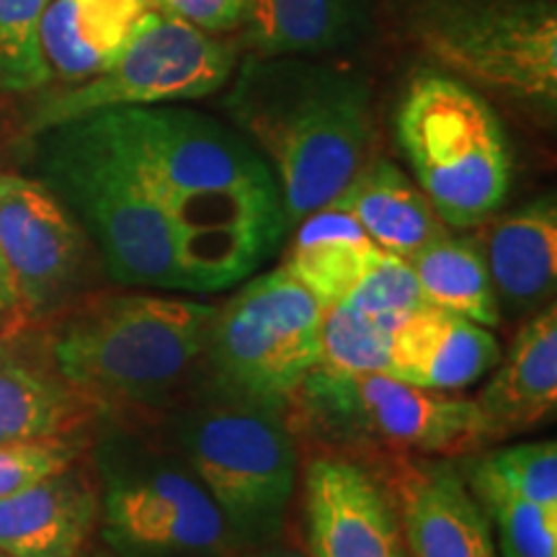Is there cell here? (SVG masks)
I'll use <instances>...</instances> for the list:
<instances>
[{
	"label": "cell",
	"instance_id": "cell-1",
	"mask_svg": "<svg viewBox=\"0 0 557 557\" xmlns=\"http://www.w3.org/2000/svg\"><path fill=\"white\" fill-rule=\"evenodd\" d=\"M171 222L186 292L209 295L253 274L289 233L276 178L259 150L197 111H103Z\"/></svg>",
	"mask_w": 557,
	"mask_h": 557
},
{
	"label": "cell",
	"instance_id": "cell-2",
	"mask_svg": "<svg viewBox=\"0 0 557 557\" xmlns=\"http://www.w3.org/2000/svg\"><path fill=\"white\" fill-rule=\"evenodd\" d=\"M225 111L274 173L289 230L331 207L372 158V88L351 67L248 54Z\"/></svg>",
	"mask_w": 557,
	"mask_h": 557
},
{
	"label": "cell",
	"instance_id": "cell-3",
	"mask_svg": "<svg viewBox=\"0 0 557 557\" xmlns=\"http://www.w3.org/2000/svg\"><path fill=\"white\" fill-rule=\"evenodd\" d=\"M218 305L150 292H103L50 338L60 377L101 416L152 426L209 380Z\"/></svg>",
	"mask_w": 557,
	"mask_h": 557
},
{
	"label": "cell",
	"instance_id": "cell-4",
	"mask_svg": "<svg viewBox=\"0 0 557 557\" xmlns=\"http://www.w3.org/2000/svg\"><path fill=\"white\" fill-rule=\"evenodd\" d=\"M150 429L189 465L238 549L282 534L299 483L287 406L246 398L209 377Z\"/></svg>",
	"mask_w": 557,
	"mask_h": 557
},
{
	"label": "cell",
	"instance_id": "cell-5",
	"mask_svg": "<svg viewBox=\"0 0 557 557\" xmlns=\"http://www.w3.org/2000/svg\"><path fill=\"white\" fill-rule=\"evenodd\" d=\"M39 181L58 194L122 287L186 292L171 222L103 111L37 132Z\"/></svg>",
	"mask_w": 557,
	"mask_h": 557
},
{
	"label": "cell",
	"instance_id": "cell-6",
	"mask_svg": "<svg viewBox=\"0 0 557 557\" xmlns=\"http://www.w3.org/2000/svg\"><path fill=\"white\" fill-rule=\"evenodd\" d=\"M287 418L297 442L364 462L457 459L496 442L472 398L408 385L387 372L348 374L323 364L292 393Z\"/></svg>",
	"mask_w": 557,
	"mask_h": 557
},
{
	"label": "cell",
	"instance_id": "cell-7",
	"mask_svg": "<svg viewBox=\"0 0 557 557\" xmlns=\"http://www.w3.org/2000/svg\"><path fill=\"white\" fill-rule=\"evenodd\" d=\"M395 139L447 227H480L511 189L513 160L500 124L480 90L444 70H421L395 109Z\"/></svg>",
	"mask_w": 557,
	"mask_h": 557
},
{
	"label": "cell",
	"instance_id": "cell-8",
	"mask_svg": "<svg viewBox=\"0 0 557 557\" xmlns=\"http://www.w3.org/2000/svg\"><path fill=\"white\" fill-rule=\"evenodd\" d=\"M410 39L444 73L553 114L557 107L555 0H421Z\"/></svg>",
	"mask_w": 557,
	"mask_h": 557
},
{
	"label": "cell",
	"instance_id": "cell-9",
	"mask_svg": "<svg viewBox=\"0 0 557 557\" xmlns=\"http://www.w3.org/2000/svg\"><path fill=\"white\" fill-rule=\"evenodd\" d=\"M150 429V426H143ZM101 521L122 557H233L220 508L176 449L132 426L101 455Z\"/></svg>",
	"mask_w": 557,
	"mask_h": 557
},
{
	"label": "cell",
	"instance_id": "cell-10",
	"mask_svg": "<svg viewBox=\"0 0 557 557\" xmlns=\"http://www.w3.org/2000/svg\"><path fill=\"white\" fill-rule=\"evenodd\" d=\"M238 60V45L152 5L103 73L41 94L26 132L37 135L96 111L207 99L227 86Z\"/></svg>",
	"mask_w": 557,
	"mask_h": 557
},
{
	"label": "cell",
	"instance_id": "cell-11",
	"mask_svg": "<svg viewBox=\"0 0 557 557\" xmlns=\"http://www.w3.org/2000/svg\"><path fill=\"white\" fill-rule=\"evenodd\" d=\"M323 305L282 267L220 305L209 333V377L246 398L287 406L320 364Z\"/></svg>",
	"mask_w": 557,
	"mask_h": 557
},
{
	"label": "cell",
	"instance_id": "cell-12",
	"mask_svg": "<svg viewBox=\"0 0 557 557\" xmlns=\"http://www.w3.org/2000/svg\"><path fill=\"white\" fill-rule=\"evenodd\" d=\"M0 253L18 287L21 315L62 308L88 263V235L39 178L0 171Z\"/></svg>",
	"mask_w": 557,
	"mask_h": 557
},
{
	"label": "cell",
	"instance_id": "cell-13",
	"mask_svg": "<svg viewBox=\"0 0 557 557\" xmlns=\"http://www.w3.org/2000/svg\"><path fill=\"white\" fill-rule=\"evenodd\" d=\"M302 500L308 557H408L393 493L372 462L315 451Z\"/></svg>",
	"mask_w": 557,
	"mask_h": 557
},
{
	"label": "cell",
	"instance_id": "cell-14",
	"mask_svg": "<svg viewBox=\"0 0 557 557\" xmlns=\"http://www.w3.org/2000/svg\"><path fill=\"white\" fill-rule=\"evenodd\" d=\"M385 483L408 557H500L491 521L462 472L444 457H389Z\"/></svg>",
	"mask_w": 557,
	"mask_h": 557
},
{
	"label": "cell",
	"instance_id": "cell-15",
	"mask_svg": "<svg viewBox=\"0 0 557 557\" xmlns=\"http://www.w3.org/2000/svg\"><path fill=\"white\" fill-rule=\"evenodd\" d=\"M483 246L500 320H527L553 302L557 282V201L545 194L485 220Z\"/></svg>",
	"mask_w": 557,
	"mask_h": 557
},
{
	"label": "cell",
	"instance_id": "cell-16",
	"mask_svg": "<svg viewBox=\"0 0 557 557\" xmlns=\"http://www.w3.org/2000/svg\"><path fill=\"white\" fill-rule=\"evenodd\" d=\"M99 517V483L75 459L0 498V549L11 557H81Z\"/></svg>",
	"mask_w": 557,
	"mask_h": 557
},
{
	"label": "cell",
	"instance_id": "cell-17",
	"mask_svg": "<svg viewBox=\"0 0 557 557\" xmlns=\"http://www.w3.org/2000/svg\"><path fill=\"white\" fill-rule=\"evenodd\" d=\"M500 354L491 329L423 305L395 329L387 374L423 389L457 393L483 380Z\"/></svg>",
	"mask_w": 557,
	"mask_h": 557
},
{
	"label": "cell",
	"instance_id": "cell-18",
	"mask_svg": "<svg viewBox=\"0 0 557 557\" xmlns=\"http://www.w3.org/2000/svg\"><path fill=\"white\" fill-rule=\"evenodd\" d=\"M491 372V380L472 400L485 416L496 442L553 421L557 410L555 302L521 320L511 346L500 354Z\"/></svg>",
	"mask_w": 557,
	"mask_h": 557
},
{
	"label": "cell",
	"instance_id": "cell-19",
	"mask_svg": "<svg viewBox=\"0 0 557 557\" xmlns=\"http://www.w3.org/2000/svg\"><path fill=\"white\" fill-rule=\"evenodd\" d=\"M372 0H246L240 45L253 58H318L357 45Z\"/></svg>",
	"mask_w": 557,
	"mask_h": 557
},
{
	"label": "cell",
	"instance_id": "cell-20",
	"mask_svg": "<svg viewBox=\"0 0 557 557\" xmlns=\"http://www.w3.org/2000/svg\"><path fill=\"white\" fill-rule=\"evenodd\" d=\"M152 0H50L39 24L52 78L81 83L107 70Z\"/></svg>",
	"mask_w": 557,
	"mask_h": 557
},
{
	"label": "cell",
	"instance_id": "cell-21",
	"mask_svg": "<svg viewBox=\"0 0 557 557\" xmlns=\"http://www.w3.org/2000/svg\"><path fill=\"white\" fill-rule=\"evenodd\" d=\"M331 207L344 209L385 253L410 259L449 233L426 194L393 160L372 156Z\"/></svg>",
	"mask_w": 557,
	"mask_h": 557
},
{
	"label": "cell",
	"instance_id": "cell-22",
	"mask_svg": "<svg viewBox=\"0 0 557 557\" xmlns=\"http://www.w3.org/2000/svg\"><path fill=\"white\" fill-rule=\"evenodd\" d=\"M99 410L81 398L52 359L0 344V444L75 438Z\"/></svg>",
	"mask_w": 557,
	"mask_h": 557
},
{
	"label": "cell",
	"instance_id": "cell-23",
	"mask_svg": "<svg viewBox=\"0 0 557 557\" xmlns=\"http://www.w3.org/2000/svg\"><path fill=\"white\" fill-rule=\"evenodd\" d=\"M292 230L295 238L284 250L282 269L323 308L344 302L382 256V248L374 246L359 222L338 207L318 209Z\"/></svg>",
	"mask_w": 557,
	"mask_h": 557
},
{
	"label": "cell",
	"instance_id": "cell-24",
	"mask_svg": "<svg viewBox=\"0 0 557 557\" xmlns=\"http://www.w3.org/2000/svg\"><path fill=\"white\" fill-rule=\"evenodd\" d=\"M408 261L429 305L475 320L485 329L500 325L483 246L475 235L444 233Z\"/></svg>",
	"mask_w": 557,
	"mask_h": 557
},
{
	"label": "cell",
	"instance_id": "cell-25",
	"mask_svg": "<svg viewBox=\"0 0 557 557\" xmlns=\"http://www.w3.org/2000/svg\"><path fill=\"white\" fill-rule=\"evenodd\" d=\"M465 483L493 485L545 508H557V444L532 442L462 457Z\"/></svg>",
	"mask_w": 557,
	"mask_h": 557
},
{
	"label": "cell",
	"instance_id": "cell-26",
	"mask_svg": "<svg viewBox=\"0 0 557 557\" xmlns=\"http://www.w3.org/2000/svg\"><path fill=\"white\" fill-rule=\"evenodd\" d=\"M491 521L500 557H557V508L493 485H468Z\"/></svg>",
	"mask_w": 557,
	"mask_h": 557
},
{
	"label": "cell",
	"instance_id": "cell-27",
	"mask_svg": "<svg viewBox=\"0 0 557 557\" xmlns=\"http://www.w3.org/2000/svg\"><path fill=\"white\" fill-rule=\"evenodd\" d=\"M393 331L348 302L329 305L320 325V364L348 374H382L389 369Z\"/></svg>",
	"mask_w": 557,
	"mask_h": 557
},
{
	"label": "cell",
	"instance_id": "cell-28",
	"mask_svg": "<svg viewBox=\"0 0 557 557\" xmlns=\"http://www.w3.org/2000/svg\"><path fill=\"white\" fill-rule=\"evenodd\" d=\"M50 0H0V94H32L52 81L39 24Z\"/></svg>",
	"mask_w": 557,
	"mask_h": 557
},
{
	"label": "cell",
	"instance_id": "cell-29",
	"mask_svg": "<svg viewBox=\"0 0 557 557\" xmlns=\"http://www.w3.org/2000/svg\"><path fill=\"white\" fill-rule=\"evenodd\" d=\"M344 302L377 320L380 325H385L393 333L408 315L429 305L410 261L385 253V250L372 263V269L359 278L357 287L348 292Z\"/></svg>",
	"mask_w": 557,
	"mask_h": 557
},
{
	"label": "cell",
	"instance_id": "cell-30",
	"mask_svg": "<svg viewBox=\"0 0 557 557\" xmlns=\"http://www.w3.org/2000/svg\"><path fill=\"white\" fill-rule=\"evenodd\" d=\"M78 457L81 447L75 444V438L0 444V498L67 468Z\"/></svg>",
	"mask_w": 557,
	"mask_h": 557
},
{
	"label": "cell",
	"instance_id": "cell-31",
	"mask_svg": "<svg viewBox=\"0 0 557 557\" xmlns=\"http://www.w3.org/2000/svg\"><path fill=\"white\" fill-rule=\"evenodd\" d=\"M152 5L218 37L238 32L246 11V0H152Z\"/></svg>",
	"mask_w": 557,
	"mask_h": 557
},
{
	"label": "cell",
	"instance_id": "cell-32",
	"mask_svg": "<svg viewBox=\"0 0 557 557\" xmlns=\"http://www.w3.org/2000/svg\"><path fill=\"white\" fill-rule=\"evenodd\" d=\"M5 315H21V302L16 278L11 274L9 261L0 253V318Z\"/></svg>",
	"mask_w": 557,
	"mask_h": 557
},
{
	"label": "cell",
	"instance_id": "cell-33",
	"mask_svg": "<svg viewBox=\"0 0 557 557\" xmlns=\"http://www.w3.org/2000/svg\"><path fill=\"white\" fill-rule=\"evenodd\" d=\"M246 557H308V553H299V549L289 545H278V542H269V545L248 549Z\"/></svg>",
	"mask_w": 557,
	"mask_h": 557
},
{
	"label": "cell",
	"instance_id": "cell-34",
	"mask_svg": "<svg viewBox=\"0 0 557 557\" xmlns=\"http://www.w3.org/2000/svg\"><path fill=\"white\" fill-rule=\"evenodd\" d=\"M0 557H11V555H5V553H3V549H0Z\"/></svg>",
	"mask_w": 557,
	"mask_h": 557
}]
</instances>
